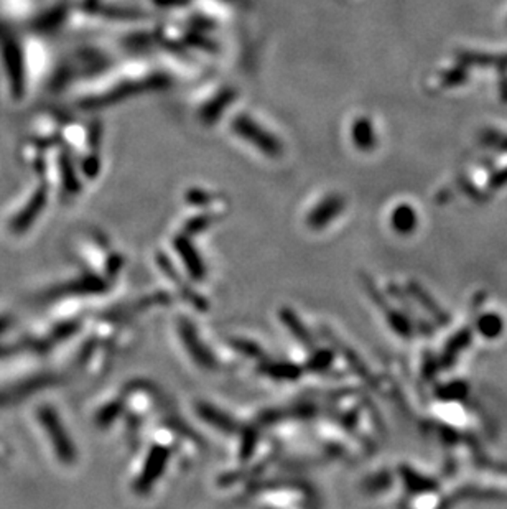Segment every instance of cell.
Segmentation results:
<instances>
[{
  "label": "cell",
  "mask_w": 507,
  "mask_h": 509,
  "mask_svg": "<svg viewBox=\"0 0 507 509\" xmlns=\"http://www.w3.org/2000/svg\"><path fill=\"white\" fill-rule=\"evenodd\" d=\"M260 129L262 127L256 124L254 121H249L248 117H239L234 123V131L239 136L250 140V144H254L262 152L269 154L272 157H277V154H281L279 144L275 142V139L271 134H267V132H264Z\"/></svg>",
  "instance_id": "obj_1"
}]
</instances>
